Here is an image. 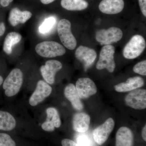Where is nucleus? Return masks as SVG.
I'll return each mask as SVG.
<instances>
[{
  "instance_id": "f257e3e1",
  "label": "nucleus",
  "mask_w": 146,
  "mask_h": 146,
  "mask_svg": "<svg viewBox=\"0 0 146 146\" xmlns=\"http://www.w3.org/2000/svg\"><path fill=\"white\" fill-rule=\"evenodd\" d=\"M23 82V75L18 68L13 69L3 83V89L7 96L13 97L18 94Z\"/></svg>"
},
{
  "instance_id": "f03ea898",
  "label": "nucleus",
  "mask_w": 146,
  "mask_h": 146,
  "mask_svg": "<svg viewBox=\"0 0 146 146\" xmlns=\"http://www.w3.org/2000/svg\"><path fill=\"white\" fill-rule=\"evenodd\" d=\"M35 49L37 54L45 58L61 56L66 52V50L62 45L54 41L39 43L36 45Z\"/></svg>"
},
{
  "instance_id": "7ed1b4c3",
  "label": "nucleus",
  "mask_w": 146,
  "mask_h": 146,
  "mask_svg": "<svg viewBox=\"0 0 146 146\" xmlns=\"http://www.w3.org/2000/svg\"><path fill=\"white\" fill-rule=\"evenodd\" d=\"M145 47L146 42L144 37L136 35L132 36L125 45L123 50V55L127 59H134L142 53Z\"/></svg>"
},
{
  "instance_id": "20e7f679",
  "label": "nucleus",
  "mask_w": 146,
  "mask_h": 146,
  "mask_svg": "<svg viewBox=\"0 0 146 146\" xmlns=\"http://www.w3.org/2000/svg\"><path fill=\"white\" fill-rule=\"evenodd\" d=\"M57 32L63 45L68 49H75L77 41L71 31L70 22L67 19L60 20L58 24Z\"/></svg>"
},
{
  "instance_id": "39448f33",
  "label": "nucleus",
  "mask_w": 146,
  "mask_h": 146,
  "mask_svg": "<svg viewBox=\"0 0 146 146\" xmlns=\"http://www.w3.org/2000/svg\"><path fill=\"white\" fill-rule=\"evenodd\" d=\"M115 48L112 45H105L102 47L100 53L99 59L97 63L98 70L106 69L109 72L115 70V63L114 60Z\"/></svg>"
},
{
  "instance_id": "423d86ee",
  "label": "nucleus",
  "mask_w": 146,
  "mask_h": 146,
  "mask_svg": "<svg viewBox=\"0 0 146 146\" xmlns=\"http://www.w3.org/2000/svg\"><path fill=\"white\" fill-rule=\"evenodd\" d=\"M123 32L120 29L112 27L107 30L101 29L96 33V40L101 44L109 45L119 42L122 38Z\"/></svg>"
},
{
  "instance_id": "0eeeda50",
  "label": "nucleus",
  "mask_w": 146,
  "mask_h": 146,
  "mask_svg": "<svg viewBox=\"0 0 146 146\" xmlns=\"http://www.w3.org/2000/svg\"><path fill=\"white\" fill-rule=\"evenodd\" d=\"M125 101L129 107L136 110L146 108V90L145 89H135L130 92L125 97Z\"/></svg>"
},
{
  "instance_id": "6e6552de",
  "label": "nucleus",
  "mask_w": 146,
  "mask_h": 146,
  "mask_svg": "<svg viewBox=\"0 0 146 146\" xmlns=\"http://www.w3.org/2000/svg\"><path fill=\"white\" fill-rule=\"evenodd\" d=\"M115 125L114 120L109 118L104 123L95 129L93 133L95 142L100 145L104 143L114 129Z\"/></svg>"
},
{
  "instance_id": "1a4fd4ad",
  "label": "nucleus",
  "mask_w": 146,
  "mask_h": 146,
  "mask_svg": "<svg viewBox=\"0 0 146 146\" xmlns=\"http://www.w3.org/2000/svg\"><path fill=\"white\" fill-rule=\"evenodd\" d=\"M52 90V88L46 82L39 80L36 89L29 100V104L32 106H36L50 96Z\"/></svg>"
},
{
  "instance_id": "9d476101",
  "label": "nucleus",
  "mask_w": 146,
  "mask_h": 146,
  "mask_svg": "<svg viewBox=\"0 0 146 146\" xmlns=\"http://www.w3.org/2000/svg\"><path fill=\"white\" fill-rule=\"evenodd\" d=\"M63 65L60 61L50 60L47 61L44 65L40 67V71L42 77L46 82L52 84L55 81L56 74L62 69Z\"/></svg>"
},
{
  "instance_id": "9b49d317",
  "label": "nucleus",
  "mask_w": 146,
  "mask_h": 146,
  "mask_svg": "<svg viewBox=\"0 0 146 146\" xmlns=\"http://www.w3.org/2000/svg\"><path fill=\"white\" fill-rule=\"evenodd\" d=\"M76 89L80 99H86L96 94V84L88 78H79L76 82Z\"/></svg>"
},
{
  "instance_id": "f8f14e48",
  "label": "nucleus",
  "mask_w": 146,
  "mask_h": 146,
  "mask_svg": "<svg viewBox=\"0 0 146 146\" xmlns=\"http://www.w3.org/2000/svg\"><path fill=\"white\" fill-rule=\"evenodd\" d=\"M97 55L95 50L83 46H80L75 52L76 58L83 63L86 70L93 65Z\"/></svg>"
},
{
  "instance_id": "ddd939ff",
  "label": "nucleus",
  "mask_w": 146,
  "mask_h": 146,
  "mask_svg": "<svg viewBox=\"0 0 146 146\" xmlns=\"http://www.w3.org/2000/svg\"><path fill=\"white\" fill-rule=\"evenodd\" d=\"M46 120L42 125V128L44 131L48 132L54 131L55 128H59L61 125L59 113L54 108L50 107L46 110Z\"/></svg>"
},
{
  "instance_id": "4468645a",
  "label": "nucleus",
  "mask_w": 146,
  "mask_h": 146,
  "mask_svg": "<svg viewBox=\"0 0 146 146\" xmlns=\"http://www.w3.org/2000/svg\"><path fill=\"white\" fill-rule=\"evenodd\" d=\"M124 7L123 0H102L99 5L102 13L107 14H117Z\"/></svg>"
},
{
  "instance_id": "2eb2a0df",
  "label": "nucleus",
  "mask_w": 146,
  "mask_h": 146,
  "mask_svg": "<svg viewBox=\"0 0 146 146\" xmlns=\"http://www.w3.org/2000/svg\"><path fill=\"white\" fill-rule=\"evenodd\" d=\"M143 79L141 77L129 78L125 82L119 84L114 86L115 91L118 92L132 91L144 86Z\"/></svg>"
},
{
  "instance_id": "dca6fc26",
  "label": "nucleus",
  "mask_w": 146,
  "mask_h": 146,
  "mask_svg": "<svg viewBox=\"0 0 146 146\" xmlns=\"http://www.w3.org/2000/svg\"><path fill=\"white\" fill-rule=\"evenodd\" d=\"M90 117L84 112H79L74 115L73 118V129L79 133L86 132L89 128Z\"/></svg>"
},
{
  "instance_id": "f3484780",
  "label": "nucleus",
  "mask_w": 146,
  "mask_h": 146,
  "mask_svg": "<svg viewBox=\"0 0 146 146\" xmlns=\"http://www.w3.org/2000/svg\"><path fill=\"white\" fill-rule=\"evenodd\" d=\"M133 135L130 129L122 127L116 133L115 146H133Z\"/></svg>"
},
{
  "instance_id": "a211bd4d",
  "label": "nucleus",
  "mask_w": 146,
  "mask_h": 146,
  "mask_svg": "<svg viewBox=\"0 0 146 146\" xmlns=\"http://www.w3.org/2000/svg\"><path fill=\"white\" fill-rule=\"evenodd\" d=\"M64 95L65 98L70 102L74 108L78 110H81L83 109V104L74 84H69L65 87Z\"/></svg>"
},
{
  "instance_id": "6ab92c4d",
  "label": "nucleus",
  "mask_w": 146,
  "mask_h": 146,
  "mask_svg": "<svg viewBox=\"0 0 146 146\" xmlns=\"http://www.w3.org/2000/svg\"><path fill=\"white\" fill-rule=\"evenodd\" d=\"M32 16V14L30 11H21L15 7L10 11L8 20L11 26L15 27L19 24L25 23L31 18Z\"/></svg>"
},
{
  "instance_id": "aec40b11",
  "label": "nucleus",
  "mask_w": 146,
  "mask_h": 146,
  "mask_svg": "<svg viewBox=\"0 0 146 146\" xmlns=\"http://www.w3.org/2000/svg\"><path fill=\"white\" fill-rule=\"evenodd\" d=\"M16 122L10 113L0 110V130L10 131L16 127Z\"/></svg>"
},
{
  "instance_id": "412c9836",
  "label": "nucleus",
  "mask_w": 146,
  "mask_h": 146,
  "mask_svg": "<svg viewBox=\"0 0 146 146\" xmlns=\"http://www.w3.org/2000/svg\"><path fill=\"white\" fill-rule=\"evenodd\" d=\"M61 6L69 11H82L86 9L89 3L85 0H61Z\"/></svg>"
},
{
  "instance_id": "4be33fe9",
  "label": "nucleus",
  "mask_w": 146,
  "mask_h": 146,
  "mask_svg": "<svg viewBox=\"0 0 146 146\" xmlns=\"http://www.w3.org/2000/svg\"><path fill=\"white\" fill-rule=\"evenodd\" d=\"M22 36L18 33H9L6 36L4 42L3 50L6 54H11L12 53V48L13 45L18 44L21 41Z\"/></svg>"
},
{
  "instance_id": "5701e85b",
  "label": "nucleus",
  "mask_w": 146,
  "mask_h": 146,
  "mask_svg": "<svg viewBox=\"0 0 146 146\" xmlns=\"http://www.w3.org/2000/svg\"><path fill=\"white\" fill-rule=\"evenodd\" d=\"M56 22V20L54 17H50L46 18L39 27V32L42 34L48 33L54 27Z\"/></svg>"
},
{
  "instance_id": "b1692460",
  "label": "nucleus",
  "mask_w": 146,
  "mask_h": 146,
  "mask_svg": "<svg viewBox=\"0 0 146 146\" xmlns=\"http://www.w3.org/2000/svg\"><path fill=\"white\" fill-rule=\"evenodd\" d=\"M0 146H16V142L9 135L0 133Z\"/></svg>"
},
{
  "instance_id": "393cba45",
  "label": "nucleus",
  "mask_w": 146,
  "mask_h": 146,
  "mask_svg": "<svg viewBox=\"0 0 146 146\" xmlns=\"http://www.w3.org/2000/svg\"><path fill=\"white\" fill-rule=\"evenodd\" d=\"M133 71L136 74L142 76L146 75V60L141 61L134 65Z\"/></svg>"
},
{
  "instance_id": "a878e982",
  "label": "nucleus",
  "mask_w": 146,
  "mask_h": 146,
  "mask_svg": "<svg viewBox=\"0 0 146 146\" xmlns=\"http://www.w3.org/2000/svg\"><path fill=\"white\" fill-rule=\"evenodd\" d=\"M77 142L79 146H90V139L85 135L79 136L77 138Z\"/></svg>"
},
{
  "instance_id": "bb28decb",
  "label": "nucleus",
  "mask_w": 146,
  "mask_h": 146,
  "mask_svg": "<svg viewBox=\"0 0 146 146\" xmlns=\"http://www.w3.org/2000/svg\"><path fill=\"white\" fill-rule=\"evenodd\" d=\"M61 145L62 146H79L74 141L67 138L62 140Z\"/></svg>"
},
{
  "instance_id": "cd10ccee",
  "label": "nucleus",
  "mask_w": 146,
  "mask_h": 146,
  "mask_svg": "<svg viewBox=\"0 0 146 146\" xmlns=\"http://www.w3.org/2000/svg\"><path fill=\"white\" fill-rule=\"evenodd\" d=\"M141 12L146 17V0H138Z\"/></svg>"
},
{
  "instance_id": "c85d7f7f",
  "label": "nucleus",
  "mask_w": 146,
  "mask_h": 146,
  "mask_svg": "<svg viewBox=\"0 0 146 146\" xmlns=\"http://www.w3.org/2000/svg\"><path fill=\"white\" fill-rule=\"evenodd\" d=\"M13 1V0H0V4L3 7H6Z\"/></svg>"
},
{
  "instance_id": "c756f323",
  "label": "nucleus",
  "mask_w": 146,
  "mask_h": 146,
  "mask_svg": "<svg viewBox=\"0 0 146 146\" xmlns=\"http://www.w3.org/2000/svg\"><path fill=\"white\" fill-rule=\"evenodd\" d=\"M5 30V27L3 23H0V36H2L4 34Z\"/></svg>"
},
{
  "instance_id": "7c9ffc66",
  "label": "nucleus",
  "mask_w": 146,
  "mask_h": 146,
  "mask_svg": "<svg viewBox=\"0 0 146 146\" xmlns=\"http://www.w3.org/2000/svg\"><path fill=\"white\" fill-rule=\"evenodd\" d=\"M142 136L143 137V139L145 141H146V126H145V127L143 128V130L142 132Z\"/></svg>"
},
{
  "instance_id": "2f4dec72",
  "label": "nucleus",
  "mask_w": 146,
  "mask_h": 146,
  "mask_svg": "<svg viewBox=\"0 0 146 146\" xmlns=\"http://www.w3.org/2000/svg\"><path fill=\"white\" fill-rule=\"evenodd\" d=\"M55 0H40L42 3L45 5L48 4L54 1Z\"/></svg>"
},
{
  "instance_id": "473e14b6",
  "label": "nucleus",
  "mask_w": 146,
  "mask_h": 146,
  "mask_svg": "<svg viewBox=\"0 0 146 146\" xmlns=\"http://www.w3.org/2000/svg\"><path fill=\"white\" fill-rule=\"evenodd\" d=\"M3 82V79L2 77L0 76V86L2 84Z\"/></svg>"
}]
</instances>
